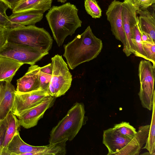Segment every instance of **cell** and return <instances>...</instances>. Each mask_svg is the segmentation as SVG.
Masks as SVG:
<instances>
[{
  "label": "cell",
  "mask_w": 155,
  "mask_h": 155,
  "mask_svg": "<svg viewBox=\"0 0 155 155\" xmlns=\"http://www.w3.org/2000/svg\"><path fill=\"white\" fill-rule=\"evenodd\" d=\"M102 40L93 33L90 26L64 46L63 56L69 68L73 70L80 64L96 58L101 52Z\"/></svg>",
  "instance_id": "cell-1"
},
{
  "label": "cell",
  "mask_w": 155,
  "mask_h": 155,
  "mask_svg": "<svg viewBox=\"0 0 155 155\" xmlns=\"http://www.w3.org/2000/svg\"><path fill=\"white\" fill-rule=\"evenodd\" d=\"M75 5L67 2L59 6H53L45 17L53 37L59 47L68 35L72 36L81 27L82 21Z\"/></svg>",
  "instance_id": "cell-2"
},
{
  "label": "cell",
  "mask_w": 155,
  "mask_h": 155,
  "mask_svg": "<svg viewBox=\"0 0 155 155\" xmlns=\"http://www.w3.org/2000/svg\"><path fill=\"white\" fill-rule=\"evenodd\" d=\"M5 31L8 42L28 46L45 53H49L52 46L49 33L35 25L12 28Z\"/></svg>",
  "instance_id": "cell-3"
},
{
  "label": "cell",
  "mask_w": 155,
  "mask_h": 155,
  "mask_svg": "<svg viewBox=\"0 0 155 155\" xmlns=\"http://www.w3.org/2000/svg\"><path fill=\"white\" fill-rule=\"evenodd\" d=\"M85 111L83 104L76 103L66 115L52 129L49 140L50 144L65 139L72 140L84 125Z\"/></svg>",
  "instance_id": "cell-4"
},
{
  "label": "cell",
  "mask_w": 155,
  "mask_h": 155,
  "mask_svg": "<svg viewBox=\"0 0 155 155\" xmlns=\"http://www.w3.org/2000/svg\"><path fill=\"white\" fill-rule=\"evenodd\" d=\"M51 60L52 74L47 92L56 98L64 95L69 89L72 75L61 56L56 54L51 58Z\"/></svg>",
  "instance_id": "cell-5"
},
{
  "label": "cell",
  "mask_w": 155,
  "mask_h": 155,
  "mask_svg": "<svg viewBox=\"0 0 155 155\" xmlns=\"http://www.w3.org/2000/svg\"><path fill=\"white\" fill-rule=\"evenodd\" d=\"M140 89L138 94L142 107L152 110L155 91V66L147 60H142L138 67Z\"/></svg>",
  "instance_id": "cell-6"
},
{
  "label": "cell",
  "mask_w": 155,
  "mask_h": 155,
  "mask_svg": "<svg viewBox=\"0 0 155 155\" xmlns=\"http://www.w3.org/2000/svg\"><path fill=\"white\" fill-rule=\"evenodd\" d=\"M48 53L42 52L28 46L8 42L0 49V56L31 66L35 65Z\"/></svg>",
  "instance_id": "cell-7"
},
{
  "label": "cell",
  "mask_w": 155,
  "mask_h": 155,
  "mask_svg": "<svg viewBox=\"0 0 155 155\" xmlns=\"http://www.w3.org/2000/svg\"><path fill=\"white\" fill-rule=\"evenodd\" d=\"M138 10V7L131 0H124L123 2L122 17L126 37V44L123 50L127 57L134 52L131 39L134 27L138 23L137 13Z\"/></svg>",
  "instance_id": "cell-8"
},
{
  "label": "cell",
  "mask_w": 155,
  "mask_h": 155,
  "mask_svg": "<svg viewBox=\"0 0 155 155\" xmlns=\"http://www.w3.org/2000/svg\"><path fill=\"white\" fill-rule=\"evenodd\" d=\"M55 97L50 95L33 106L21 113L17 117L21 126L28 129L36 125L46 111L54 104Z\"/></svg>",
  "instance_id": "cell-9"
},
{
  "label": "cell",
  "mask_w": 155,
  "mask_h": 155,
  "mask_svg": "<svg viewBox=\"0 0 155 155\" xmlns=\"http://www.w3.org/2000/svg\"><path fill=\"white\" fill-rule=\"evenodd\" d=\"M122 3L119 1L114 0L108 6L106 14L113 35L122 43L124 47L126 44V37L122 17Z\"/></svg>",
  "instance_id": "cell-10"
},
{
  "label": "cell",
  "mask_w": 155,
  "mask_h": 155,
  "mask_svg": "<svg viewBox=\"0 0 155 155\" xmlns=\"http://www.w3.org/2000/svg\"><path fill=\"white\" fill-rule=\"evenodd\" d=\"M49 95L47 92L41 89L25 93L15 91L11 112L17 117L22 112L33 106Z\"/></svg>",
  "instance_id": "cell-11"
},
{
  "label": "cell",
  "mask_w": 155,
  "mask_h": 155,
  "mask_svg": "<svg viewBox=\"0 0 155 155\" xmlns=\"http://www.w3.org/2000/svg\"><path fill=\"white\" fill-rule=\"evenodd\" d=\"M40 68L35 64L29 67L25 74L17 80L16 92L25 93L40 89Z\"/></svg>",
  "instance_id": "cell-12"
},
{
  "label": "cell",
  "mask_w": 155,
  "mask_h": 155,
  "mask_svg": "<svg viewBox=\"0 0 155 155\" xmlns=\"http://www.w3.org/2000/svg\"><path fill=\"white\" fill-rule=\"evenodd\" d=\"M103 143L107 148V155H117L132 139L127 138L113 127L103 131Z\"/></svg>",
  "instance_id": "cell-13"
},
{
  "label": "cell",
  "mask_w": 155,
  "mask_h": 155,
  "mask_svg": "<svg viewBox=\"0 0 155 155\" xmlns=\"http://www.w3.org/2000/svg\"><path fill=\"white\" fill-rule=\"evenodd\" d=\"M47 145L35 146L28 144L21 138L19 131L16 133L8 144L6 155H37L45 149Z\"/></svg>",
  "instance_id": "cell-14"
},
{
  "label": "cell",
  "mask_w": 155,
  "mask_h": 155,
  "mask_svg": "<svg viewBox=\"0 0 155 155\" xmlns=\"http://www.w3.org/2000/svg\"><path fill=\"white\" fill-rule=\"evenodd\" d=\"M150 125L140 126L134 138L117 155H138L146 143L149 134Z\"/></svg>",
  "instance_id": "cell-15"
},
{
  "label": "cell",
  "mask_w": 155,
  "mask_h": 155,
  "mask_svg": "<svg viewBox=\"0 0 155 155\" xmlns=\"http://www.w3.org/2000/svg\"><path fill=\"white\" fill-rule=\"evenodd\" d=\"M53 0H20L12 8V13L34 12L44 13L51 8Z\"/></svg>",
  "instance_id": "cell-16"
},
{
  "label": "cell",
  "mask_w": 155,
  "mask_h": 155,
  "mask_svg": "<svg viewBox=\"0 0 155 155\" xmlns=\"http://www.w3.org/2000/svg\"><path fill=\"white\" fill-rule=\"evenodd\" d=\"M154 4L150 9L138 10V25L141 32L149 35L152 41L155 42V10Z\"/></svg>",
  "instance_id": "cell-17"
},
{
  "label": "cell",
  "mask_w": 155,
  "mask_h": 155,
  "mask_svg": "<svg viewBox=\"0 0 155 155\" xmlns=\"http://www.w3.org/2000/svg\"><path fill=\"white\" fill-rule=\"evenodd\" d=\"M2 96L0 103V120H3L11 111L16 89L11 82L1 81Z\"/></svg>",
  "instance_id": "cell-18"
},
{
  "label": "cell",
  "mask_w": 155,
  "mask_h": 155,
  "mask_svg": "<svg viewBox=\"0 0 155 155\" xmlns=\"http://www.w3.org/2000/svg\"><path fill=\"white\" fill-rule=\"evenodd\" d=\"M43 13L34 12H23L12 13L8 16L10 28L35 25L41 21Z\"/></svg>",
  "instance_id": "cell-19"
},
{
  "label": "cell",
  "mask_w": 155,
  "mask_h": 155,
  "mask_svg": "<svg viewBox=\"0 0 155 155\" xmlns=\"http://www.w3.org/2000/svg\"><path fill=\"white\" fill-rule=\"evenodd\" d=\"M23 64L9 58L0 56V81L11 82L17 71Z\"/></svg>",
  "instance_id": "cell-20"
},
{
  "label": "cell",
  "mask_w": 155,
  "mask_h": 155,
  "mask_svg": "<svg viewBox=\"0 0 155 155\" xmlns=\"http://www.w3.org/2000/svg\"><path fill=\"white\" fill-rule=\"evenodd\" d=\"M6 127L1 155H6L9 143L15 134L19 132L21 126L16 116L10 112L6 117Z\"/></svg>",
  "instance_id": "cell-21"
},
{
  "label": "cell",
  "mask_w": 155,
  "mask_h": 155,
  "mask_svg": "<svg viewBox=\"0 0 155 155\" xmlns=\"http://www.w3.org/2000/svg\"><path fill=\"white\" fill-rule=\"evenodd\" d=\"M151 124L146 145L142 149H147L151 155H155V101L153 97Z\"/></svg>",
  "instance_id": "cell-22"
},
{
  "label": "cell",
  "mask_w": 155,
  "mask_h": 155,
  "mask_svg": "<svg viewBox=\"0 0 155 155\" xmlns=\"http://www.w3.org/2000/svg\"><path fill=\"white\" fill-rule=\"evenodd\" d=\"M131 41L133 45L135 56L143 58L146 60V58L142 46L141 38V31L138 24L134 28Z\"/></svg>",
  "instance_id": "cell-23"
},
{
  "label": "cell",
  "mask_w": 155,
  "mask_h": 155,
  "mask_svg": "<svg viewBox=\"0 0 155 155\" xmlns=\"http://www.w3.org/2000/svg\"><path fill=\"white\" fill-rule=\"evenodd\" d=\"M68 140L65 139L61 141L49 144L43 151L38 153V155H64L66 153V142Z\"/></svg>",
  "instance_id": "cell-24"
},
{
  "label": "cell",
  "mask_w": 155,
  "mask_h": 155,
  "mask_svg": "<svg viewBox=\"0 0 155 155\" xmlns=\"http://www.w3.org/2000/svg\"><path fill=\"white\" fill-rule=\"evenodd\" d=\"M51 63L40 68V88L47 92L52 74Z\"/></svg>",
  "instance_id": "cell-25"
},
{
  "label": "cell",
  "mask_w": 155,
  "mask_h": 155,
  "mask_svg": "<svg viewBox=\"0 0 155 155\" xmlns=\"http://www.w3.org/2000/svg\"><path fill=\"white\" fill-rule=\"evenodd\" d=\"M113 127L118 132L130 139H133L137 133L135 128L128 122H122L115 124Z\"/></svg>",
  "instance_id": "cell-26"
},
{
  "label": "cell",
  "mask_w": 155,
  "mask_h": 155,
  "mask_svg": "<svg viewBox=\"0 0 155 155\" xmlns=\"http://www.w3.org/2000/svg\"><path fill=\"white\" fill-rule=\"evenodd\" d=\"M84 5L87 12L94 18L102 16V10L96 0H85Z\"/></svg>",
  "instance_id": "cell-27"
},
{
  "label": "cell",
  "mask_w": 155,
  "mask_h": 155,
  "mask_svg": "<svg viewBox=\"0 0 155 155\" xmlns=\"http://www.w3.org/2000/svg\"><path fill=\"white\" fill-rule=\"evenodd\" d=\"M8 5L2 0H0V30H5L10 28L8 16L6 14Z\"/></svg>",
  "instance_id": "cell-28"
},
{
  "label": "cell",
  "mask_w": 155,
  "mask_h": 155,
  "mask_svg": "<svg viewBox=\"0 0 155 155\" xmlns=\"http://www.w3.org/2000/svg\"><path fill=\"white\" fill-rule=\"evenodd\" d=\"M142 44L146 60L155 66V42L142 41Z\"/></svg>",
  "instance_id": "cell-29"
},
{
  "label": "cell",
  "mask_w": 155,
  "mask_h": 155,
  "mask_svg": "<svg viewBox=\"0 0 155 155\" xmlns=\"http://www.w3.org/2000/svg\"><path fill=\"white\" fill-rule=\"evenodd\" d=\"M138 7L139 10L147 9L155 3V0H131Z\"/></svg>",
  "instance_id": "cell-30"
},
{
  "label": "cell",
  "mask_w": 155,
  "mask_h": 155,
  "mask_svg": "<svg viewBox=\"0 0 155 155\" xmlns=\"http://www.w3.org/2000/svg\"><path fill=\"white\" fill-rule=\"evenodd\" d=\"M6 127V117L0 123V155L2 150V146L4 140Z\"/></svg>",
  "instance_id": "cell-31"
},
{
  "label": "cell",
  "mask_w": 155,
  "mask_h": 155,
  "mask_svg": "<svg viewBox=\"0 0 155 155\" xmlns=\"http://www.w3.org/2000/svg\"><path fill=\"white\" fill-rule=\"evenodd\" d=\"M7 42L5 30H0V49L3 47Z\"/></svg>",
  "instance_id": "cell-32"
},
{
  "label": "cell",
  "mask_w": 155,
  "mask_h": 155,
  "mask_svg": "<svg viewBox=\"0 0 155 155\" xmlns=\"http://www.w3.org/2000/svg\"><path fill=\"white\" fill-rule=\"evenodd\" d=\"M141 38L142 41H153L149 35L141 31Z\"/></svg>",
  "instance_id": "cell-33"
},
{
  "label": "cell",
  "mask_w": 155,
  "mask_h": 155,
  "mask_svg": "<svg viewBox=\"0 0 155 155\" xmlns=\"http://www.w3.org/2000/svg\"><path fill=\"white\" fill-rule=\"evenodd\" d=\"M7 3L9 8L12 9L13 6L20 0H2Z\"/></svg>",
  "instance_id": "cell-34"
},
{
  "label": "cell",
  "mask_w": 155,
  "mask_h": 155,
  "mask_svg": "<svg viewBox=\"0 0 155 155\" xmlns=\"http://www.w3.org/2000/svg\"><path fill=\"white\" fill-rule=\"evenodd\" d=\"M58 2H60L61 3H64L67 0H57Z\"/></svg>",
  "instance_id": "cell-35"
}]
</instances>
